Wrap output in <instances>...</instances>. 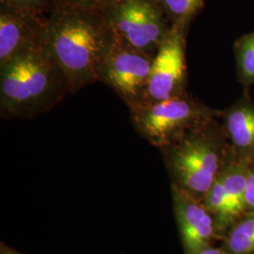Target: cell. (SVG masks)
I'll return each mask as SVG.
<instances>
[{
    "label": "cell",
    "mask_w": 254,
    "mask_h": 254,
    "mask_svg": "<svg viewBox=\"0 0 254 254\" xmlns=\"http://www.w3.org/2000/svg\"><path fill=\"white\" fill-rule=\"evenodd\" d=\"M130 112L136 132L158 149L173 144L221 115V110L209 108L188 92L141 103L130 108Z\"/></svg>",
    "instance_id": "277c9868"
},
{
    "label": "cell",
    "mask_w": 254,
    "mask_h": 254,
    "mask_svg": "<svg viewBox=\"0 0 254 254\" xmlns=\"http://www.w3.org/2000/svg\"><path fill=\"white\" fill-rule=\"evenodd\" d=\"M250 164L231 154L227 163L202 200L216 221L218 240L246 213L245 191Z\"/></svg>",
    "instance_id": "ba28073f"
},
{
    "label": "cell",
    "mask_w": 254,
    "mask_h": 254,
    "mask_svg": "<svg viewBox=\"0 0 254 254\" xmlns=\"http://www.w3.org/2000/svg\"><path fill=\"white\" fill-rule=\"evenodd\" d=\"M114 41L102 11L53 8L47 15L45 43L64 74L68 94L98 81Z\"/></svg>",
    "instance_id": "6da1fadb"
},
{
    "label": "cell",
    "mask_w": 254,
    "mask_h": 254,
    "mask_svg": "<svg viewBox=\"0 0 254 254\" xmlns=\"http://www.w3.org/2000/svg\"><path fill=\"white\" fill-rule=\"evenodd\" d=\"M114 0H52L53 8L102 11Z\"/></svg>",
    "instance_id": "9a60e30c"
},
{
    "label": "cell",
    "mask_w": 254,
    "mask_h": 254,
    "mask_svg": "<svg viewBox=\"0 0 254 254\" xmlns=\"http://www.w3.org/2000/svg\"><path fill=\"white\" fill-rule=\"evenodd\" d=\"M246 213L254 212V160L250 164L245 191Z\"/></svg>",
    "instance_id": "e0dca14e"
},
{
    "label": "cell",
    "mask_w": 254,
    "mask_h": 254,
    "mask_svg": "<svg viewBox=\"0 0 254 254\" xmlns=\"http://www.w3.org/2000/svg\"><path fill=\"white\" fill-rule=\"evenodd\" d=\"M234 49L237 79L248 88L254 84V31L237 39Z\"/></svg>",
    "instance_id": "4fadbf2b"
},
{
    "label": "cell",
    "mask_w": 254,
    "mask_h": 254,
    "mask_svg": "<svg viewBox=\"0 0 254 254\" xmlns=\"http://www.w3.org/2000/svg\"><path fill=\"white\" fill-rule=\"evenodd\" d=\"M173 211L185 254H194L218 240L216 221L202 201L172 187Z\"/></svg>",
    "instance_id": "30bf717a"
},
{
    "label": "cell",
    "mask_w": 254,
    "mask_h": 254,
    "mask_svg": "<svg viewBox=\"0 0 254 254\" xmlns=\"http://www.w3.org/2000/svg\"><path fill=\"white\" fill-rule=\"evenodd\" d=\"M221 241L227 254H254V212L238 218Z\"/></svg>",
    "instance_id": "7c38bea8"
},
{
    "label": "cell",
    "mask_w": 254,
    "mask_h": 254,
    "mask_svg": "<svg viewBox=\"0 0 254 254\" xmlns=\"http://www.w3.org/2000/svg\"><path fill=\"white\" fill-rule=\"evenodd\" d=\"M1 254H21L17 253V252H15V251H13V250H10L9 248H7V247H3L2 246V248H1Z\"/></svg>",
    "instance_id": "d6986e66"
},
{
    "label": "cell",
    "mask_w": 254,
    "mask_h": 254,
    "mask_svg": "<svg viewBox=\"0 0 254 254\" xmlns=\"http://www.w3.org/2000/svg\"><path fill=\"white\" fill-rule=\"evenodd\" d=\"M214 119L161 150L172 187L202 201L227 163L231 146Z\"/></svg>",
    "instance_id": "3957f363"
},
{
    "label": "cell",
    "mask_w": 254,
    "mask_h": 254,
    "mask_svg": "<svg viewBox=\"0 0 254 254\" xmlns=\"http://www.w3.org/2000/svg\"><path fill=\"white\" fill-rule=\"evenodd\" d=\"M154 57L115 39L101 64L98 81L115 91L129 109L139 105L145 102Z\"/></svg>",
    "instance_id": "8992f818"
},
{
    "label": "cell",
    "mask_w": 254,
    "mask_h": 254,
    "mask_svg": "<svg viewBox=\"0 0 254 254\" xmlns=\"http://www.w3.org/2000/svg\"><path fill=\"white\" fill-rule=\"evenodd\" d=\"M0 4L39 13L50 12L53 9L52 0H0Z\"/></svg>",
    "instance_id": "2e32d148"
},
{
    "label": "cell",
    "mask_w": 254,
    "mask_h": 254,
    "mask_svg": "<svg viewBox=\"0 0 254 254\" xmlns=\"http://www.w3.org/2000/svg\"><path fill=\"white\" fill-rule=\"evenodd\" d=\"M221 125L233 154L252 163L254 160V101L245 93L233 105L221 110Z\"/></svg>",
    "instance_id": "8fae6325"
},
{
    "label": "cell",
    "mask_w": 254,
    "mask_h": 254,
    "mask_svg": "<svg viewBox=\"0 0 254 254\" xmlns=\"http://www.w3.org/2000/svg\"><path fill=\"white\" fill-rule=\"evenodd\" d=\"M65 94L64 74L45 42L0 65L2 119L34 118L52 109Z\"/></svg>",
    "instance_id": "7a4b0ae2"
},
{
    "label": "cell",
    "mask_w": 254,
    "mask_h": 254,
    "mask_svg": "<svg viewBox=\"0 0 254 254\" xmlns=\"http://www.w3.org/2000/svg\"><path fill=\"white\" fill-rule=\"evenodd\" d=\"M186 30V27L172 25L157 49L149 76L145 102L165 100L187 92Z\"/></svg>",
    "instance_id": "52a82bcc"
},
{
    "label": "cell",
    "mask_w": 254,
    "mask_h": 254,
    "mask_svg": "<svg viewBox=\"0 0 254 254\" xmlns=\"http://www.w3.org/2000/svg\"><path fill=\"white\" fill-rule=\"evenodd\" d=\"M171 25L188 27L204 0H158Z\"/></svg>",
    "instance_id": "5bb4252c"
},
{
    "label": "cell",
    "mask_w": 254,
    "mask_h": 254,
    "mask_svg": "<svg viewBox=\"0 0 254 254\" xmlns=\"http://www.w3.org/2000/svg\"><path fill=\"white\" fill-rule=\"evenodd\" d=\"M102 13L116 40L153 56L172 27L158 0H114Z\"/></svg>",
    "instance_id": "5b68a950"
},
{
    "label": "cell",
    "mask_w": 254,
    "mask_h": 254,
    "mask_svg": "<svg viewBox=\"0 0 254 254\" xmlns=\"http://www.w3.org/2000/svg\"><path fill=\"white\" fill-rule=\"evenodd\" d=\"M45 13L0 4V65L45 42Z\"/></svg>",
    "instance_id": "9c48e42d"
},
{
    "label": "cell",
    "mask_w": 254,
    "mask_h": 254,
    "mask_svg": "<svg viewBox=\"0 0 254 254\" xmlns=\"http://www.w3.org/2000/svg\"><path fill=\"white\" fill-rule=\"evenodd\" d=\"M194 254H227L221 246L215 247L214 245L208 246L206 248L201 249L199 252Z\"/></svg>",
    "instance_id": "ac0fdd59"
}]
</instances>
